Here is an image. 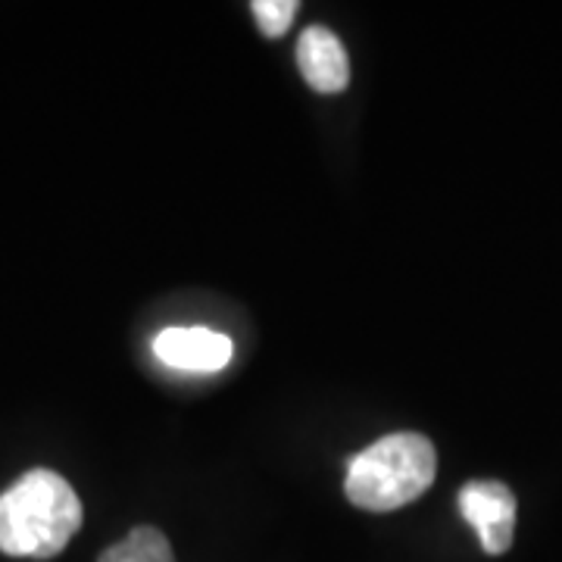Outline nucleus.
I'll return each instance as SVG.
<instances>
[{
	"mask_svg": "<svg viewBox=\"0 0 562 562\" xmlns=\"http://www.w3.org/2000/svg\"><path fill=\"white\" fill-rule=\"evenodd\" d=\"M98 562H176V557L160 528L138 525L128 531V538L106 547Z\"/></svg>",
	"mask_w": 562,
	"mask_h": 562,
	"instance_id": "nucleus-6",
	"label": "nucleus"
},
{
	"mask_svg": "<svg viewBox=\"0 0 562 562\" xmlns=\"http://www.w3.org/2000/svg\"><path fill=\"white\" fill-rule=\"evenodd\" d=\"M297 66L306 85L319 94H338L350 85V60L341 38L325 25H306L297 38Z\"/></svg>",
	"mask_w": 562,
	"mask_h": 562,
	"instance_id": "nucleus-5",
	"label": "nucleus"
},
{
	"mask_svg": "<svg viewBox=\"0 0 562 562\" xmlns=\"http://www.w3.org/2000/svg\"><path fill=\"white\" fill-rule=\"evenodd\" d=\"M438 475V450L425 435L397 431L347 462L344 494L366 513H394L419 501Z\"/></svg>",
	"mask_w": 562,
	"mask_h": 562,
	"instance_id": "nucleus-2",
	"label": "nucleus"
},
{
	"mask_svg": "<svg viewBox=\"0 0 562 562\" xmlns=\"http://www.w3.org/2000/svg\"><path fill=\"white\" fill-rule=\"evenodd\" d=\"M516 494L503 482H469L460 491V513L479 531L484 553L501 557L516 538Z\"/></svg>",
	"mask_w": 562,
	"mask_h": 562,
	"instance_id": "nucleus-3",
	"label": "nucleus"
},
{
	"mask_svg": "<svg viewBox=\"0 0 562 562\" xmlns=\"http://www.w3.org/2000/svg\"><path fill=\"white\" fill-rule=\"evenodd\" d=\"M250 10H254L257 25H260L266 38H281L291 29L294 16H297V3L294 0H254Z\"/></svg>",
	"mask_w": 562,
	"mask_h": 562,
	"instance_id": "nucleus-7",
	"label": "nucleus"
},
{
	"mask_svg": "<svg viewBox=\"0 0 562 562\" xmlns=\"http://www.w3.org/2000/svg\"><path fill=\"white\" fill-rule=\"evenodd\" d=\"M157 360L184 372H220L228 366L235 347L232 338L210 328H162L154 338Z\"/></svg>",
	"mask_w": 562,
	"mask_h": 562,
	"instance_id": "nucleus-4",
	"label": "nucleus"
},
{
	"mask_svg": "<svg viewBox=\"0 0 562 562\" xmlns=\"http://www.w3.org/2000/svg\"><path fill=\"white\" fill-rule=\"evenodd\" d=\"M81 501L54 469H32L0 494V553L54 560L81 528Z\"/></svg>",
	"mask_w": 562,
	"mask_h": 562,
	"instance_id": "nucleus-1",
	"label": "nucleus"
}]
</instances>
